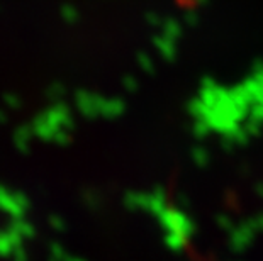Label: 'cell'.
I'll use <instances>...</instances> for the list:
<instances>
[{
	"mask_svg": "<svg viewBox=\"0 0 263 261\" xmlns=\"http://www.w3.org/2000/svg\"><path fill=\"white\" fill-rule=\"evenodd\" d=\"M158 220L165 232H180L182 236H185L187 239L194 234L195 227L194 222L190 220L185 214H182L177 209H168L166 207L163 212L158 215Z\"/></svg>",
	"mask_w": 263,
	"mask_h": 261,
	"instance_id": "6da1fadb",
	"label": "cell"
},
{
	"mask_svg": "<svg viewBox=\"0 0 263 261\" xmlns=\"http://www.w3.org/2000/svg\"><path fill=\"white\" fill-rule=\"evenodd\" d=\"M255 229L253 226L250 224V222H245L243 226L239 227H233L231 231H229V244H231V249L234 251H243L251 244L255 237Z\"/></svg>",
	"mask_w": 263,
	"mask_h": 261,
	"instance_id": "7a4b0ae2",
	"label": "cell"
},
{
	"mask_svg": "<svg viewBox=\"0 0 263 261\" xmlns=\"http://www.w3.org/2000/svg\"><path fill=\"white\" fill-rule=\"evenodd\" d=\"M165 243H166V246H168V248L175 249V251H177V249H182L183 246H185L187 237L182 236L180 232H166Z\"/></svg>",
	"mask_w": 263,
	"mask_h": 261,
	"instance_id": "3957f363",
	"label": "cell"
},
{
	"mask_svg": "<svg viewBox=\"0 0 263 261\" xmlns=\"http://www.w3.org/2000/svg\"><path fill=\"white\" fill-rule=\"evenodd\" d=\"M217 226H219L222 231H228V232L234 227L233 220L229 219L228 215H219V217H217Z\"/></svg>",
	"mask_w": 263,
	"mask_h": 261,
	"instance_id": "277c9868",
	"label": "cell"
},
{
	"mask_svg": "<svg viewBox=\"0 0 263 261\" xmlns=\"http://www.w3.org/2000/svg\"><path fill=\"white\" fill-rule=\"evenodd\" d=\"M73 261H82V259H73Z\"/></svg>",
	"mask_w": 263,
	"mask_h": 261,
	"instance_id": "5b68a950",
	"label": "cell"
}]
</instances>
